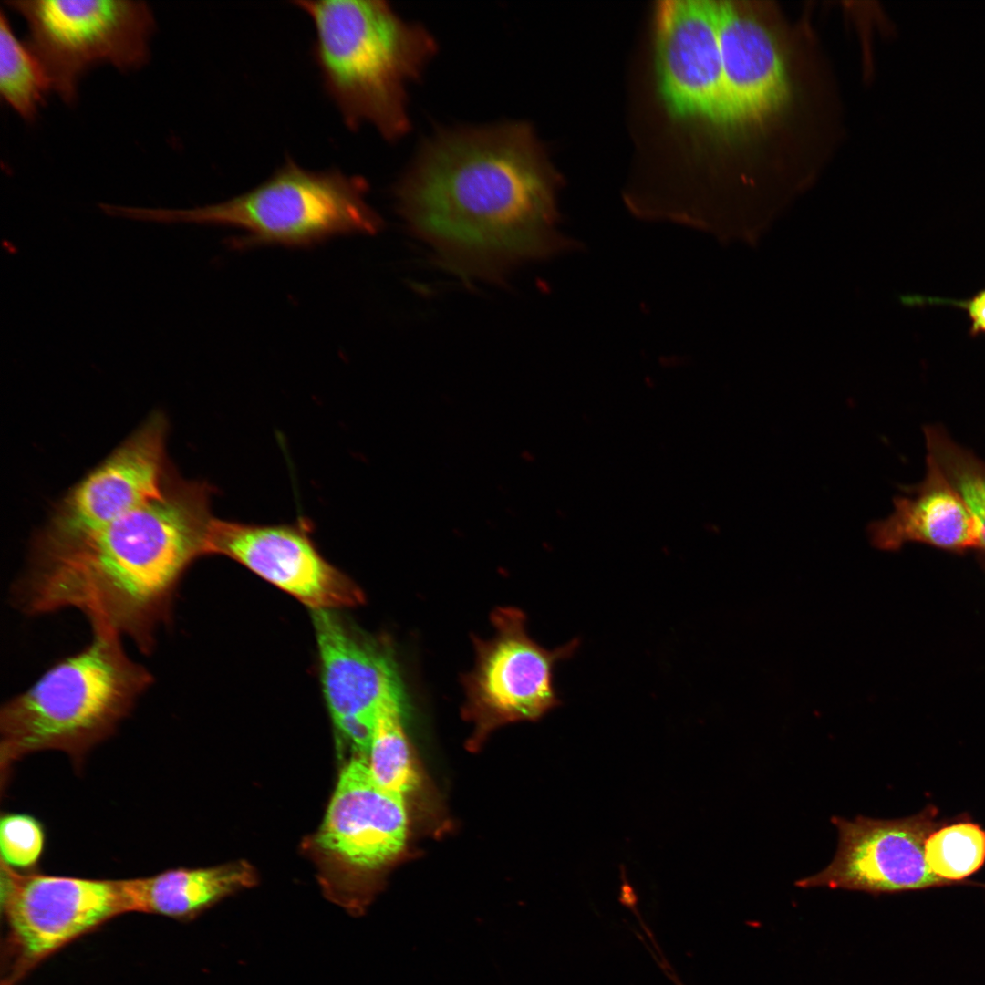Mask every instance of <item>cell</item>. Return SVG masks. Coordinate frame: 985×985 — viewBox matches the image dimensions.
<instances>
[{
	"label": "cell",
	"mask_w": 985,
	"mask_h": 985,
	"mask_svg": "<svg viewBox=\"0 0 985 985\" xmlns=\"http://www.w3.org/2000/svg\"><path fill=\"white\" fill-rule=\"evenodd\" d=\"M395 198L410 231L466 280L497 281L563 244L548 179L518 123L431 140Z\"/></svg>",
	"instance_id": "1"
},
{
	"label": "cell",
	"mask_w": 985,
	"mask_h": 985,
	"mask_svg": "<svg viewBox=\"0 0 985 985\" xmlns=\"http://www.w3.org/2000/svg\"><path fill=\"white\" fill-rule=\"evenodd\" d=\"M213 489L173 475L164 493L77 543L31 551L15 584L29 616L73 608L150 653L188 566L205 555Z\"/></svg>",
	"instance_id": "2"
},
{
	"label": "cell",
	"mask_w": 985,
	"mask_h": 985,
	"mask_svg": "<svg viewBox=\"0 0 985 985\" xmlns=\"http://www.w3.org/2000/svg\"><path fill=\"white\" fill-rule=\"evenodd\" d=\"M131 659L121 637L94 629L83 649L47 669L0 710L2 790L13 765L42 751L66 753L80 769L87 754L111 736L153 682Z\"/></svg>",
	"instance_id": "3"
},
{
	"label": "cell",
	"mask_w": 985,
	"mask_h": 985,
	"mask_svg": "<svg viewBox=\"0 0 985 985\" xmlns=\"http://www.w3.org/2000/svg\"><path fill=\"white\" fill-rule=\"evenodd\" d=\"M311 18L315 61L346 124L374 125L387 139L405 130V88L430 57L433 42L383 1L293 2Z\"/></svg>",
	"instance_id": "4"
},
{
	"label": "cell",
	"mask_w": 985,
	"mask_h": 985,
	"mask_svg": "<svg viewBox=\"0 0 985 985\" xmlns=\"http://www.w3.org/2000/svg\"><path fill=\"white\" fill-rule=\"evenodd\" d=\"M367 183L339 170L309 171L287 160L261 184L224 202L192 209L129 207L128 218L239 228L237 247L308 246L337 235L374 234L381 217L366 202Z\"/></svg>",
	"instance_id": "5"
},
{
	"label": "cell",
	"mask_w": 985,
	"mask_h": 985,
	"mask_svg": "<svg viewBox=\"0 0 985 985\" xmlns=\"http://www.w3.org/2000/svg\"><path fill=\"white\" fill-rule=\"evenodd\" d=\"M24 17L27 44L41 61L52 90L75 101L88 70L109 64L124 72L150 57L155 20L146 2L130 0H8Z\"/></svg>",
	"instance_id": "6"
},
{
	"label": "cell",
	"mask_w": 985,
	"mask_h": 985,
	"mask_svg": "<svg viewBox=\"0 0 985 985\" xmlns=\"http://www.w3.org/2000/svg\"><path fill=\"white\" fill-rule=\"evenodd\" d=\"M0 864L2 911L18 971L131 912L127 879L54 876Z\"/></svg>",
	"instance_id": "7"
},
{
	"label": "cell",
	"mask_w": 985,
	"mask_h": 985,
	"mask_svg": "<svg viewBox=\"0 0 985 985\" xmlns=\"http://www.w3.org/2000/svg\"><path fill=\"white\" fill-rule=\"evenodd\" d=\"M168 421L156 411L59 501L32 550L66 546L104 529L161 496L172 475L166 456Z\"/></svg>",
	"instance_id": "8"
},
{
	"label": "cell",
	"mask_w": 985,
	"mask_h": 985,
	"mask_svg": "<svg viewBox=\"0 0 985 985\" xmlns=\"http://www.w3.org/2000/svg\"><path fill=\"white\" fill-rule=\"evenodd\" d=\"M937 815L938 809L929 805L898 819L833 816L831 822L838 833L833 860L819 873L797 880L795 886L878 895L953 885L936 876L925 857L928 836L944 824L936 820Z\"/></svg>",
	"instance_id": "9"
},
{
	"label": "cell",
	"mask_w": 985,
	"mask_h": 985,
	"mask_svg": "<svg viewBox=\"0 0 985 985\" xmlns=\"http://www.w3.org/2000/svg\"><path fill=\"white\" fill-rule=\"evenodd\" d=\"M491 619L494 634L475 639L474 666L463 678L468 708L488 721L540 718L560 703L554 668L574 655L579 639L549 650L529 637L520 609L498 607Z\"/></svg>",
	"instance_id": "10"
},
{
	"label": "cell",
	"mask_w": 985,
	"mask_h": 985,
	"mask_svg": "<svg viewBox=\"0 0 985 985\" xmlns=\"http://www.w3.org/2000/svg\"><path fill=\"white\" fill-rule=\"evenodd\" d=\"M311 533L312 524L306 518L253 524L214 517L204 554L234 560L312 610L363 603L362 591L323 557Z\"/></svg>",
	"instance_id": "11"
},
{
	"label": "cell",
	"mask_w": 985,
	"mask_h": 985,
	"mask_svg": "<svg viewBox=\"0 0 985 985\" xmlns=\"http://www.w3.org/2000/svg\"><path fill=\"white\" fill-rule=\"evenodd\" d=\"M657 20L658 71L669 108L729 123L717 2L662 1Z\"/></svg>",
	"instance_id": "12"
},
{
	"label": "cell",
	"mask_w": 985,
	"mask_h": 985,
	"mask_svg": "<svg viewBox=\"0 0 985 985\" xmlns=\"http://www.w3.org/2000/svg\"><path fill=\"white\" fill-rule=\"evenodd\" d=\"M323 694L336 729L368 754L377 706L397 672L386 648L359 635L336 609L313 610Z\"/></svg>",
	"instance_id": "13"
},
{
	"label": "cell",
	"mask_w": 985,
	"mask_h": 985,
	"mask_svg": "<svg viewBox=\"0 0 985 985\" xmlns=\"http://www.w3.org/2000/svg\"><path fill=\"white\" fill-rule=\"evenodd\" d=\"M407 826L403 795L381 787L366 758H354L339 775L316 843L351 866L373 870L402 850Z\"/></svg>",
	"instance_id": "14"
},
{
	"label": "cell",
	"mask_w": 985,
	"mask_h": 985,
	"mask_svg": "<svg viewBox=\"0 0 985 985\" xmlns=\"http://www.w3.org/2000/svg\"><path fill=\"white\" fill-rule=\"evenodd\" d=\"M729 123L759 119L787 93L784 64L771 31L730 2H717Z\"/></svg>",
	"instance_id": "15"
},
{
	"label": "cell",
	"mask_w": 985,
	"mask_h": 985,
	"mask_svg": "<svg viewBox=\"0 0 985 985\" xmlns=\"http://www.w3.org/2000/svg\"><path fill=\"white\" fill-rule=\"evenodd\" d=\"M903 495L893 498V512L870 523L871 544L884 551H898L906 544L919 543L955 555L974 551L978 545L975 520L961 495L936 461L927 453L926 472L918 483L902 486Z\"/></svg>",
	"instance_id": "16"
},
{
	"label": "cell",
	"mask_w": 985,
	"mask_h": 985,
	"mask_svg": "<svg viewBox=\"0 0 985 985\" xmlns=\"http://www.w3.org/2000/svg\"><path fill=\"white\" fill-rule=\"evenodd\" d=\"M256 883L246 862L204 868H174L128 878L131 912L190 918L222 898Z\"/></svg>",
	"instance_id": "17"
},
{
	"label": "cell",
	"mask_w": 985,
	"mask_h": 985,
	"mask_svg": "<svg viewBox=\"0 0 985 985\" xmlns=\"http://www.w3.org/2000/svg\"><path fill=\"white\" fill-rule=\"evenodd\" d=\"M403 692L398 671L386 683L376 710L369 749L370 772L384 789L404 794L417 782L403 723Z\"/></svg>",
	"instance_id": "18"
},
{
	"label": "cell",
	"mask_w": 985,
	"mask_h": 985,
	"mask_svg": "<svg viewBox=\"0 0 985 985\" xmlns=\"http://www.w3.org/2000/svg\"><path fill=\"white\" fill-rule=\"evenodd\" d=\"M0 15L1 95L23 119L32 121L52 90L51 82L29 45L16 37L5 14Z\"/></svg>",
	"instance_id": "19"
},
{
	"label": "cell",
	"mask_w": 985,
	"mask_h": 985,
	"mask_svg": "<svg viewBox=\"0 0 985 985\" xmlns=\"http://www.w3.org/2000/svg\"><path fill=\"white\" fill-rule=\"evenodd\" d=\"M923 433L927 453L961 495L975 520V553L985 566V461L958 443L941 424H927Z\"/></svg>",
	"instance_id": "20"
},
{
	"label": "cell",
	"mask_w": 985,
	"mask_h": 985,
	"mask_svg": "<svg viewBox=\"0 0 985 985\" xmlns=\"http://www.w3.org/2000/svg\"><path fill=\"white\" fill-rule=\"evenodd\" d=\"M925 857L938 877L953 885L965 884L964 879L985 863V830L969 818L944 824L928 836Z\"/></svg>",
	"instance_id": "21"
},
{
	"label": "cell",
	"mask_w": 985,
	"mask_h": 985,
	"mask_svg": "<svg viewBox=\"0 0 985 985\" xmlns=\"http://www.w3.org/2000/svg\"><path fill=\"white\" fill-rule=\"evenodd\" d=\"M42 824L26 814L8 813L1 817V860L13 868L30 871L38 863L45 847Z\"/></svg>",
	"instance_id": "22"
},
{
	"label": "cell",
	"mask_w": 985,
	"mask_h": 985,
	"mask_svg": "<svg viewBox=\"0 0 985 985\" xmlns=\"http://www.w3.org/2000/svg\"><path fill=\"white\" fill-rule=\"evenodd\" d=\"M962 305L969 310L975 329L985 330V291Z\"/></svg>",
	"instance_id": "23"
}]
</instances>
